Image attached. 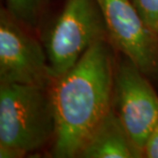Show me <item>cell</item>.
Instances as JSON below:
<instances>
[{
	"mask_svg": "<svg viewBox=\"0 0 158 158\" xmlns=\"http://www.w3.org/2000/svg\"><path fill=\"white\" fill-rule=\"evenodd\" d=\"M147 26L158 36V0H129Z\"/></svg>",
	"mask_w": 158,
	"mask_h": 158,
	"instance_id": "obj_9",
	"label": "cell"
},
{
	"mask_svg": "<svg viewBox=\"0 0 158 158\" xmlns=\"http://www.w3.org/2000/svg\"><path fill=\"white\" fill-rule=\"evenodd\" d=\"M112 106L144 155L145 144L158 120V94L152 81L124 56L116 61Z\"/></svg>",
	"mask_w": 158,
	"mask_h": 158,
	"instance_id": "obj_4",
	"label": "cell"
},
{
	"mask_svg": "<svg viewBox=\"0 0 158 158\" xmlns=\"http://www.w3.org/2000/svg\"><path fill=\"white\" fill-rule=\"evenodd\" d=\"M105 17L108 40L158 85V36L129 0H98Z\"/></svg>",
	"mask_w": 158,
	"mask_h": 158,
	"instance_id": "obj_6",
	"label": "cell"
},
{
	"mask_svg": "<svg viewBox=\"0 0 158 158\" xmlns=\"http://www.w3.org/2000/svg\"><path fill=\"white\" fill-rule=\"evenodd\" d=\"M32 29L0 10V82L50 85L48 61L43 43Z\"/></svg>",
	"mask_w": 158,
	"mask_h": 158,
	"instance_id": "obj_5",
	"label": "cell"
},
{
	"mask_svg": "<svg viewBox=\"0 0 158 158\" xmlns=\"http://www.w3.org/2000/svg\"><path fill=\"white\" fill-rule=\"evenodd\" d=\"M115 52L108 40L97 41L70 70L52 80L50 94L56 135L52 156L77 157L112 108Z\"/></svg>",
	"mask_w": 158,
	"mask_h": 158,
	"instance_id": "obj_1",
	"label": "cell"
},
{
	"mask_svg": "<svg viewBox=\"0 0 158 158\" xmlns=\"http://www.w3.org/2000/svg\"><path fill=\"white\" fill-rule=\"evenodd\" d=\"M144 157L158 158V120L145 144Z\"/></svg>",
	"mask_w": 158,
	"mask_h": 158,
	"instance_id": "obj_10",
	"label": "cell"
},
{
	"mask_svg": "<svg viewBox=\"0 0 158 158\" xmlns=\"http://www.w3.org/2000/svg\"><path fill=\"white\" fill-rule=\"evenodd\" d=\"M77 157L140 158L144 155L132 142L112 106L87 139Z\"/></svg>",
	"mask_w": 158,
	"mask_h": 158,
	"instance_id": "obj_7",
	"label": "cell"
},
{
	"mask_svg": "<svg viewBox=\"0 0 158 158\" xmlns=\"http://www.w3.org/2000/svg\"><path fill=\"white\" fill-rule=\"evenodd\" d=\"M55 135L50 85L0 82V157H24Z\"/></svg>",
	"mask_w": 158,
	"mask_h": 158,
	"instance_id": "obj_2",
	"label": "cell"
},
{
	"mask_svg": "<svg viewBox=\"0 0 158 158\" xmlns=\"http://www.w3.org/2000/svg\"><path fill=\"white\" fill-rule=\"evenodd\" d=\"M99 40H108V29L98 0H66L42 40L52 79L70 70Z\"/></svg>",
	"mask_w": 158,
	"mask_h": 158,
	"instance_id": "obj_3",
	"label": "cell"
},
{
	"mask_svg": "<svg viewBox=\"0 0 158 158\" xmlns=\"http://www.w3.org/2000/svg\"><path fill=\"white\" fill-rule=\"evenodd\" d=\"M48 0H5V9L32 30L38 26Z\"/></svg>",
	"mask_w": 158,
	"mask_h": 158,
	"instance_id": "obj_8",
	"label": "cell"
}]
</instances>
